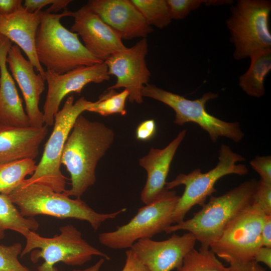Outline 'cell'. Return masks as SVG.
I'll use <instances>...</instances> for the list:
<instances>
[{"label":"cell","instance_id":"obj_38","mask_svg":"<svg viewBox=\"0 0 271 271\" xmlns=\"http://www.w3.org/2000/svg\"><path fill=\"white\" fill-rule=\"evenodd\" d=\"M55 0H25L23 7L30 13L41 11L47 5H52Z\"/></svg>","mask_w":271,"mask_h":271},{"label":"cell","instance_id":"obj_33","mask_svg":"<svg viewBox=\"0 0 271 271\" xmlns=\"http://www.w3.org/2000/svg\"><path fill=\"white\" fill-rule=\"evenodd\" d=\"M126 259L121 271H149L129 248L125 251Z\"/></svg>","mask_w":271,"mask_h":271},{"label":"cell","instance_id":"obj_37","mask_svg":"<svg viewBox=\"0 0 271 271\" xmlns=\"http://www.w3.org/2000/svg\"><path fill=\"white\" fill-rule=\"evenodd\" d=\"M253 259L257 262H261L268 268H271V247L261 246L255 252Z\"/></svg>","mask_w":271,"mask_h":271},{"label":"cell","instance_id":"obj_21","mask_svg":"<svg viewBox=\"0 0 271 271\" xmlns=\"http://www.w3.org/2000/svg\"><path fill=\"white\" fill-rule=\"evenodd\" d=\"M48 133L47 126L18 128L0 124V165L35 159Z\"/></svg>","mask_w":271,"mask_h":271},{"label":"cell","instance_id":"obj_19","mask_svg":"<svg viewBox=\"0 0 271 271\" xmlns=\"http://www.w3.org/2000/svg\"><path fill=\"white\" fill-rule=\"evenodd\" d=\"M186 130L162 149L151 148L148 154L139 159V165L147 172V180L140 198L145 205L155 200L166 188V179L175 154L184 140Z\"/></svg>","mask_w":271,"mask_h":271},{"label":"cell","instance_id":"obj_39","mask_svg":"<svg viewBox=\"0 0 271 271\" xmlns=\"http://www.w3.org/2000/svg\"><path fill=\"white\" fill-rule=\"evenodd\" d=\"M72 1L71 0H55L54 3L51 5L44 12L47 13L53 14L62 9L66 10L67 6Z\"/></svg>","mask_w":271,"mask_h":271},{"label":"cell","instance_id":"obj_40","mask_svg":"<svg viewBox=\"0 0 271 271\" xmlns=\"http://www.w3.org/2000/svg\"><path fill=\"white\" fill-rule=\"evenodd\" d=\"M105 259L101 258L95 264L88 268L84 269H74L73 271H99Z\"/></svg>","mask_w":271,"mask_h":271},{"label":"cell","instance_id":"obj_8","mask_svg":"<svg viewBox=\"0 0 271 271\" xmlns=\"http://www.w3.org/2000/svg\"><path fill=\"white\" fill-rule=\"evenodd\" d=\"M74 100L73 95L69 96L62 108L56 114L52 132L45 145L41 160L34 174L24 180L22 186L39 183L58 193L66 190V178L60 169L63 148L75 120L86 111L91 102L84 97L75 102Z\"/></svg>","mask_w":271,"mask_h":271},{"label":"cell","instance_id":"obj_24","mask_svg":"<svg viewBox=\"0 0 271 271\" xmlns=\"http://www.w3.org/2000/svg\"><path fill=\"white\" fill-rule=\"evenodd\" d=\"M37 167L34 159H26L0 165V194L9 195L32 176Z\"/></svg>","mask_w":271,"mask_h":271},{"label":"cell","instance_id":"obj_26","mask_svg":"<svg viewBox=\"0 0 271 271\" xmlns=\"http://www.w3.org/2000/svg\"><path fill=\"white\" fill-rule=\"evenodd\" d=\"M128 96L129 92L126 89L118 93L115 89L107 88L98 100L90 102L86 111L105 116L117 113L124 115L126 113L125 101Z\"/></svg>","mask_w":271,"mask_h":271},{"label":"cell","instance_id":"obj_28","mask_svg":"<svg viewBox=\"0 0 271 271\" xmlns=\"http://www.w3.org/2000/svg\"><path fill=\"white\" fill-rule=\"evenodd\" d=\"M22 249L18 242L11 245L0 244V271H31L19 260Z\"/></svg>","mask_w":271,"mask_h":271},{"label":"cell","instance_id":"obj_31","mask_svg":"<svg viewBox=\"0 0 271 271\" xmlns=\"http://www.w3.org/2000/svg\"><path fill=\"white\" fill-rule=\"evenodd\" d=\"M251 168L259 175L260 180L267 184H271V157L255 156L250 162Z\"/></svg>","mask_w":271,"mask_h":271},{"label":"cell","instance_id":"obj_6","mask_svg":"<svg viewBox=\"0 0 271 271\" xmlns=\"http://www.w3.org/2000/svg\"><path fill=\"white\" fill-rule=\"evenodd\" d=\"M230 11L226 23L234 46V59L242 60L271 50L270 1L238 0Z\"/></svg>","mask_w":271,"mask_h":271},{"label":"cell","instance_id":"obj_32","mask_svg":"<svg viewBox=\"0 0 271 271\" xmlns=\"http://www.w3.org/2000/svg\"><path fill=\"white\" fill-rule=\"evenodd\" d=\"M157 131L156 123L154 119H147L137 126L136 137L139 141H147L152 139Z\"/></svg>","mask_w":271,"mask_h":271},{"label":"cell","instance_id":"obj_10","mask_svg":"<svg viewBox=\"0 0 271 271\" xmlns=\"http://www.w3.org/2000/svg\"><path fill=\"white\" fill-rule=\"evenodd\" d=\"M142 95L143 97L159 101L172 108L175 112L174 121L175 124L182 125L192 122L198 124L208 133L213 143L220 137L238 143L244 137L238 122L223 121L209 114L206 110V103L217 98L218 94L208 92L199 98L190 100L148 83L143 88Z\"/></svg>","mask_w":271,"mask_h":271},{"label":"cell","instance_id":"obj_2","mask_svg":"<svg viewBox=\"0 0 271 271\" xmlns=\"http://www.w3.org/2000/svg\"><path fill=\"white\" fill-rule=\"evenodd\" d=\"M259 180L246 181L219 196H211L201 209L187 220L173 224L165 232L179 230L191 233L201 247L209 248L221 236L228 224L253 203Z\"/></svg>","mask_w":271,"mask_h":271},{"label":"cell","instance_id":"obj_25","mask_svg":"<svg viewBox=\"0 0 271 271\" xmlns=\"http://www.w3.org/2000/svg\"><path fill=\"white\" fill-rule=\"evenodd\" d=\"M226 266L210 248H194L184 256L177 271H225Z\"/></svg>","mask_w":271,"mask_h":271},{"label":"cell","instance_id":"obj_14","mask_svg":"<svg viewBox=\"0 0 271 271\" xmlns=\"http://www.w3.org/2000/svg\"><path fill=\"white\" fill-rule=\"evenodd\" d=\"M196 241L187 232L182 235L174 233L161 241L140 239L130 249L149 271H171L181 267L184 256L194 248Z\"/></svg>","mask_w":271,"mask_h":271},{"label":"cell","instance_id":"obj_17","mask_svg":"<svg viewBox=\"0 0 271 271\" xmlns=\"http://www.w3.org/2000/svg\"><path fill=\"white\" fill-rule=\"evenodd\" d=\"M6 62L13 79L22 91L30 126L42 127L44 116L39 104L40 95L45 89V80L40 73H35L33 65L24 57L16 45L10 48Z\"/></svg>","mask_w":271,"mask_h":271},{"label":"cell","instance_id":"obj_23","mask_svg":"<svg viewBox=\"0 0 271 271\" xmlns=\"http://www.w3.org/2000/svg\"><path fill=\"white\" fill-rule=\"evenodd\" d=\"M39 226L34 217L22 215L8 195L0 194V239L5 236V231L11 230L25 236L30 231H36Z\"/></svg>","mask_w":271,"mask_h":271},{"label":"cell","instance_id":"obj_27","mask_svg":"<svg viewBox=\"0 0 271 271\" xmlns=\"http://www.w3.org/2000/svg\"><path fill=\"white\" fill-rule=\"evenodd\" d=\"M148 24L162 29L168 26L172 19L166 0H131Z\"/></svg>","mask_w":271,"mask_h":271},{"label":"cell","instance_id":"obj_7","mask_svg":"<svg viewBox=\"0 0 271 271\" xmlns=\"http://www.w3.org/2000/svg\"><path fill=\"white\" fill-rule=\"evenodd\" d=\"M218 159L217 165L207 172L203 173L200 169H196L188 174L180 173L173 180L166 183L168 190L181 185L185 186L184 193L180 196L173 214V224L184 220L194 206L202 207L207 198L216 192L214 186L221 178L229 174L243 176L248 172L246 165L235 164L244 161L245 158L225 144L220 146Z\"/></svg>","mask_w":271,"mask_h":271},{"label":"cell","instance_id":"obj_1","mask_svg":"<svg viewBox=\"0 0 271 271\" xmlns=\"http://www.w3.org/2000/svg\"><path fill=\"white\" fill-rule=\"evenodd\" d=\"M114 133L104 123L92 121L81 114L75 120L65 142L61 165L70 175L71 188L63 193L81 197L96 181L97 163L113 143Z\"/></svg>","mask_w":271,"mask_h":271},{"label":"cell","instance_id":"obj_12","mask_svg":"<svg viewBox=\"0 0 271 271\" xmlns=\"http://www.w3.org/2000/svg\"><path fill=\"white\" fill-rule=\"evenodd\" d=\"M148 53L146 38L141 39L130 48H126L109 56L104 62L109 75L117 78L116 83L108 88H124L129 92L130 102H143L142 90L149 83L151 73L146 61Z\"/></svg>","mask_w":271,"mask_h":271},{"label":"cell","instance_id":"obj_20","mask_svg":"<svg viewBox=\"0 0 271 271\" xmlns=\"http://www.w3.org/2000/svg\"><path fill=\"white\" fill-rule=\"evenodd\" d=\"M12 42L0 34V124L18 128L30 126L14 79L7 66V57Z\"/></svg>","mask_w":271,"mask_h":271},{"label":"cell","instance_id":"obj_18","mask_svg":"<svg viewBox=\"0 0 271 271\" xmlns=\"http://www.w3.org/2000/svg\"><path fill=\"white\" fill-rule=\"evenodd\" d=\"M41 11L30 13L23 6L16 12L0 15V34L14 42L27 55L38 73L45 80V72L36 54L35 40L41 23Z\"/></svg>","mask_w":271,"mask_h":271},{"label":"cell","instance_id":"obj_34","mask_svg":"<svg viewBox=\"0 0 271 271\" xmlns=\"http://www.w3.org/2000/svg\"><path fill=\"white\" fill-rule=\"evenodd\" d=\"M225 271H267L254 259L246 262L229 264Z\"/></svg>","mask_w":271,"mask_h":271},{"label":"cell","instance_id":"obj_29","mask_svg":"<svg viewBox=\"0 0 271 271\" xmlns=\"http://www.w3.org/2000/svg\"><path fill=\"white\" fill-rule=\"evenodd\" d=\"M172 20H183L202 5L206 6L207 0H166Z\"/></svg>","mask_w":271,"mask_h":271},{"label":"cell","instance_id":"obj_36","mask_svg":"<svg viewBox=\"0 0 271 271\" xmlns=\"http://www.w3.org/2000/svg\"><path fill=\"white\" fill-rule=\"evenodd\" d=\"M262 246L271 247V215H265L261 230Z\"/></svg>","mask_w":271,"mask_h":271},{"label":"cell","instance_id":"obj_9","mask_svg":"<svg viewBox=\"0 0 271 271\" xmlns=\"http://www.w3.org/2000/svg\"><path fill=\"white\" fill-rule=\"evenodd\" d=\"M180 196L166 189L155 200L139 209L126 223L99 234L103 245L113 249H129L138 240L152 239L173 224L172 216Z\"/></svg>","mask_w":271,"mask_h":271},{"label":"cell","instance_id":"obj_15","mask_svg":"<svg viewBox=\"0 0 271 271\" xmlns=\"http://www.w3.org/2000/svg\"><path fill=\"white\" fill-rule=\"evenodd\" d=\"M72 17L71 31L79 35L87 50L101 61L126 48L117 33L86 5L72 12Z\"/></svg>","mask_w":271,"mask_h":271},{"label":"cell","instance_id":"obj_35","mask_svg":"<svg viewBox=\"0 0 271 271\" xmlns=\"http://www.w3.org/2000/svg\"><path fill=\"white\" fill-rule=\"evenodd\" d=\"M22 3L21 0H0V15L14 14L23 7Z\"/></svg>","mask_w":271,"mask_h":271},{"label":"cell","instance_id":"obj_5","mask_svg":"<svg viewBox=\"0 0 271 271\" xmlns=\"http://www.w3.org/2000/svg\"><path fill=\"white\" fill-rule=\"evenodd\" d=\"M59 230L60 234L52 237L42 236L35 231H29L24 236L26 244L20 256L32 251L33 262L40 258L44 259V262L38 267V271H60L54 266L59 262L71 266L82 265L95 255L107 260L110 259L108 255L90 244L73 225L62 226Z\"/></svg>","mask_w":271,"mask_h":271},{"label":"cell","instance_id":"obj_30","mask_svg":"<svg viewBox=\"0 0 271 271\" xmlns=\"http://www.w3.org/2000/svg\"><path fill=\"white\" fill-rule=\"evenodd\" d=\"M253 203L256 204L265 215H271V184L259 180Z\"/></svg>","mask_w":271,"mask_h":271},{"label":"cell","instance_id":"obj_22","mask_svg":"<svg viewBox=\"0 0 271 271\" xmlns=\"http://www.w3.org/2000/svg\"><path fill=\"white\" fill-rule=\"evenodd\" d=\"M250 59L248 69L239 77V85L248 95L260 98L265 94V78L271 70V50L257 53Z\"/></svg>","mask_w":271,"mask_h":271},{"label":"cell","instance_id":"obj_3","mask_svg":"<svg viewBox=\"0 0 271 271\" xmlns=\"http://www.w3.org/2000/svg\"><path fill=\"white\" fill-rule=\"evenodd\" d=\"M67 10L59 14L41 12V23L36 36L38 60L47 70L58 74L74 69L103 62L93 56L75 33L65 28L60 20L72 17Z\"/></svg>","mask_w":271,"mask_h":271},{"label":"cell","instance_id":"obj_13","mask_svg":"<svg viewBox=\"0 0 271 271\" xmlns=\"http://www.w3.org/2000/svg\"><path fill=\"white\" fill-rule=\"evenodd\" d=\"M109 78L104 62L80 67L62 74L46 70L45 80L47 83L48 91L43 112L45 125H53L61 102L67 95L71 92L80 95L87 84L100 83Z\"/></svg>","mask_w":271,"mask_h":271},{"label":"cell","instance_id":"obj_4","mask_svg":"<svg viewBox=\"0 0 271 271\" xmlns=\"http://www.w3.org/2000/svg\"><path fill=\"white\" fill-rule=\"evenodd\" d=\"M8 196L25 217L42 214L60 219L74 218L88 222L94 231L104 222L115 218L126 210L123 208L112 213H98L81 198L71 199L39 183L21 184Z\"/></svg>","mask_w":271,"mask_h":271},{"label":"cell","instance_id":"obj_11","mask_svg":"<svg viewBox=\"0 0 271 271\" xmlns=\"http://www.w3.org/2000/svg\"><path fill=\"white\" fill-rule=\"evenodd\" d=\"M265 215L253 203L228 224L209 248L229 264L253 259L256 250L262 246L261 230Z\"/></svg>","mask_w":271,"mask_h":271},{"label":"cell","instance_id":"obj_16","mask_svg":"<svg viewBox=\"0 0 271 271\" xmlns=\"http://www.w3.org/2000/svg\"><path fill=\"white\" fill-rule=\"evenodd\" d=\"M86 5L121 39L146 38L153 31L131 0H89Z\"/></svg>","mask_w":271,"mask_h":271}]
</instances>
